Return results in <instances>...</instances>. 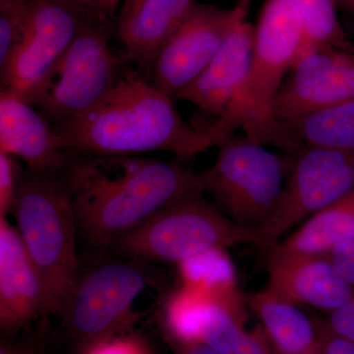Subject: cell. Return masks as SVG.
Returning a JSON list of instances; mask_svg holds the SVG:
<instances>
[{
    "instance_id": "6da1fadb",
    "label": "cell",
    "mask_w": 354,
    "mask_h": 354,
    "mask_svg": "<svg viewBox=\"0 0 354 354\" xmlns=\"http://www.w3.org/2000/svg\"><path fill=\"white\" fill-rule=\"evenodd\" d=\"M57 178L79 239L102 251L165 207L204 193L199 174L180 162L136 155L73 157Z\"/></svg>"
},
{
    "instance_id": "7a4b0ae2",
    "label": "cell",
    "mask_w": 354,
    "mask_h": 354,
    "mask_svg": "<svg viewBox=\"0 0 354 354\" xmlns=\"http://www.w3.org/2000/svg\"><path fill=\"white\" fill-rule=\"evenodd\" d=\"M130 64L102 102L55 132L64 153L81 158L167 151L189 160L218 147L208 127L186 122L176 102Z\"/></svg>"
},
{
    "instance_id": "3957f363",
    "label": "cell",
    "mask_w": 354,
    "mask_h": 354,
    "mask_svg": "<svg viewBox=\"0 0 354 354\" xmlns=\"http://www.w3.org/2000/svg\"><path fill=\"white\" fill-rule=\"evenodd\" d=\"M306 44L292 0H266L255 26L250 71L230 109L209 124L223 143L241 129L249 138L295 155L304 148L272 113L274 100Z\"/></svg>"
},
{
    "instance_id": "277c9868",
    "label": "cell",
    "mask_w": 354,
    "mask_h": 354,
    "mask_svg": "<svg viewBox=\"0 0 354 354\" xmlns=\"http://www.w3.org/2000/svg\"><path fill=\"white\" fill-rule=\"evenodd\" d=\"M11 215L60 316L79 276V239L71 202L57 177L27 169Z\"/></svg>"
},
{
    "instance_id": "5b68a950",
    "label": "cell",
    "mask_w": 354,
    "mask_h": 354,
    "mask_svg": "<svg viewBox=\"0 0 354 354\" xmlns=\"http://www.w3.org/2000/svg\"><path fill=\"white\" fill-rule=\"evenodd\" d=\"M205 193L183 198L160 209L123 235L108 252L118 259L178 265L214 248L260 246V235L228 218Z\"/></svg>"
},
{
    "instance_id": "8992f818",
    "label": "cell",
    "mask_w": 354,
    "mask_h": 354,
    "mask_svg": "<svg viewBox=\"0 0 354 354\" xmlns=\"http://www.w3.org/2000/svg\"><path fill=\"white\" fill-rule=\"evenodd\" d=\"M218 149L213 165L199 174L203 190L228 218L260 235L278 209L293 155L272 152L245 134Z\"/></svg>"
},
{
    "instance_id": "52a82bcc",
    "label": "cell",
    "mask_w": 354,
    "mask_h": 354,
    "mask_svg": "<svg viewBox=\"0 0 354 354\" xmlns=\"http://www.w3.org/2000/svg\"><path fill=\"white\" fill-rule=\"evenodd\" d=\"M113 20L90 17L28 104L57 132L102 102L120 80L129 60L109 46Z\"/></svg>"
},
{
    "instance_id": "ba28073f",
    "label": "cell",
    "mask_w": 354,
    "mask_h": 354,
    "mask_svg": "<svg viewBox=\"0 0 354 354\" xmlns=\"http://www.w3.org/2000/svg\"><path fill=\"white\" fill-rule=\"evenodd\" d=\"M147 264L118 258L79 276L59 316L60 334L73 353L134 330L141 318L135 301L153 283Z\"/></svg>"
},
{
    "instance_id": "9c48e42d",
    "label": "cell",
    "mask_w": 354,
    "mask_h": 354,
    "mask_svg": "<svg viewBox=\"0 0 354 354\" xmlns=\"http://www.w3.org/2000/svg\"><path fill=\"white\" fill-rule=\"evenodd\" d=\"M354 192V151L304 147L293 155L283 196L260 246L274 245L310 216Z\"/></svg>"
},
{
    "instance_id": "30bf717a",
    "label": "cell",
    "mask_w": 354,
    "mask_h": 354,
    "mask_svg": "<svg viewBox=\"0 0 354 354\" xmlns=\"http://www.w3.org/2000/svg\"><path fill=\"white\" fill-rule=\"evenodd\" d=\"M90 14L48 0H31L22 36L0 69L1 92L28 102L59 62Z\"/></svg>"
},
{
    "instance_id": "8fae6325",
    "label": "cell",
    "mask_w": 354,
    "mask_h": 354,
    "mask_svg": "<svg viewBox=\"0 0 354 354\" xmlns=\"http://www.w3.org/2000/svg\"><path fill=\"white\" fill-rule=\"evenodd\" d=\"M248 10L249 0H239L230 9L195 4L158 53L149 76L150 82L176 102L177 95L207 68L232 28L246 19Z\"/></svg>"
},
{
    "instance_id": "7c38bea8",
    "label": "cell",
    "mask_w": 354,
    "mask_h": 354,
    "mask_svg": "<svg viewBox=\"0 0 354 354\" xmlns=\"http://www.w3.org/2000/svg\"><path fill=\"white\" fill-rule=\"evenodd\" d=\"M354 100V55L305 46L281 86L272 113L281 125Z\"/></svg>"
},
{
    "instance_id": "4fadbf2b",
    "label": "cell",
    "mask_w": 354,
    "mask_h": 354,
    "mask_svg": "<svg viewBox=\"0 0 354 354\" xmlns=\"http://www.w3.org/2000/svg\"><path fill=\"white\" fill-rule=\"evenodd\" d=\"M55 315L50 290L15 225L0 216V330L13 337L32 324Z\"/></svg>"
},
{
    "instance_id": "5bb4252c",
    "label": "cell",
    "mask_w": 354,
    "mask_h": 354,
    "mask_svg": "<svg viewBox=\"0 0 354 354\" xmlns=\"http://www.w3.org/2000/svg\"><path fill=\"white\" fill-rule=\"evenodd\" d=\"M266 290L297 304L326 313L341 308L354 298V286L342 276L328 255L286 252L267 247Z\"/></svg>"
},
{
    "instance_id": "9a60e30c",
    "label": "cell",
    "mask_w": 354,
    "mask_h": 354,
    "mask_svg": "<svg viewBox=\"0 0 354 354\" xmlns=\"http://www.w3.org/2000/svg\"><path fill=\"white\" fill-rule=\"evenodd\" d=\"M255 27L239 21L227 35L215 57L190 86L176 97L189 102L215 118L230 109L241 93L252 62Z\"/></svg>"
},
{
    "instance_id": "2e32d148",
    "label": "cell",
    "mask_w": 354,
    "mask_h": 354,
    "mask_svg": "<svg viewBox=\"0 0 354 354\" xmlns=\"http://www.w3.org/2000/svg\"><path fill=\"white\" fill-rule=\"evenodd\" d=\"M0 153L22 160L27 169L57 177L72 158L38 109L17 95L0 92Z\"/></svg>"
},
{
    "instance_id": "e0dca14e",
    "label": "cell",
    "mask_w": 354,
    "mask_h": 354,
    "mask_svg": "<svg viewBox=\"0 0 354 354\" xmlns=\"http://www.w3.org/2000/svg\"><path fill=\"white\" fill-rule=\"evenodd\" d=\"M195 4V0H144L133 12L118 17L116 31L124 44V55L146 78Z\"/></svg>"
},
{
    "instance_id": "ac0fdd59",
    "label": "cell",
    "mask_w": 354,
    "mask_h": 354,
    "mask_svg": "<svg viewBox=\"0 0 354 354\" xmlns=\"http://www.w3.org/2000/svg\"><path fill=\"white\" fill-rule=\"evenodd\" d=\"M245 302L277 353L322 354L313 317L298 305L266 290L245 295Z\"/></svg>"
},
{
    "instance_id": "d6986e66",
    "label": "cell",
    "mask_w": 354,
    "mask_h": 354,
    "mask_svg": "<svg viewBox=\"0 0 354 354\" xmlns=\"http://www.w3.org/2000/svg\"><path fill=\"white\" fill-rule=\"evenodd\" d=\"M227 249H211L177 265L181 285L208 301L247 316L245 297L239 290L236 271Z\"/></svg>"
},
{
    "instance_id": "ffe728a7",
    "label": "cell",
    "mask_w": 354,
    "mask_h": 354,
    "mask_svg": "<svg viewBox=\"0 0 354 354\" xmlns=\"http://www.w3.org/2000/svg\"><path fill=\"white\" fill-rule=\"evenodd\" d=\"M354 241V192L304 221L274 246L286 252L328 255Z\"/></svg>"
},
{
    "instance_id": "44dd1931",
    "label": "cell",
    "mask_w": 354,
    "mask_h": 354,
    "mask_svg": "<svg viewBox=\"0 0 354 354\" xmlns=\"http://www.w3.org/2000/svg\"><path fill=\"white\" fill-rule=\"evenodd\" d=\"M247 316L206 300L200 325V342L218 354H274L262 326L245 329Z\"/></svg>"
},
{
    "instance_id": "7402d4cb",
    "label": "cell",
    "mask_w": 354,
    "mask_h": 354,
    "mask_svg": "<svg viewBox=\"0 0 354 354\" xmlns=\"http://www.w3.org/2000/svg\"><path fill=\"white\" fill-rule=\"evenodd\" d=\"M283 127L301 146L354 151V100Z\"/></svg>"
},
{
    "instance_id": "603a6c76",
    "label": "cell",
    "mask_w": 354,
    "mask_h": 354,
    "mask_svg": "<svg viewBox=\"0 0 354 354\" xmlns=\"http://www.w3.org/2000/svg\"><path fill=\"white\" fill-rule=\"evenodd\" d=\"M206 299L181 285L172 291L162 306L160 326L165 342H200V325Z\"/></svg>"
},
{
    "instance_id": "cb8c5ba5",
    "label": "cell",
    "mask_w": 354,
    "mask_h": 354,
    "mask_svg": "<svg viewBox=\"0 0 354 354\" xmlns=\"http://www.w3.org/2000/svg\"><path fill=\"white\" fill-rule=\"evenodd\" d=\"M304 24L306 46L348 50L351 41L337 17L334 0H292Z\"/></svg>"
},
{
    "instance_id": "d4e9b609",
    "label": "cell",
    "mask_w": 354,
    "mask_h": 354,
    "mask_svg": "<svg viewBox=\"0 0 354 354\" xmlns=\"http://www.w3.org/2000/svg\"><path fill=\"white\" fill-rule=\"evenodd\" d=\"M31 0H0V69L6 66L22 36Z\"/></svg>"
},
{
    "instance_id": "484cf974",
    "label": "cell",
    "mask_w": 354,
    "mask_h": 354,
    "mask_svg": "<svg viewBox=\"0 0 354 354\" xmlns=\"http://www.w3.org/2000/svg\"><path fill=\"white\" fill-rule=\"evenodd\" d=\"M74 354H158L148 337L128 330L91 344Z\"/></svg>"
},
{
    "instance_id": "4316f807",
    "label": "cell",
    "mask_w": 354,
    "mask_h": 354,
    "mask_svg": "<svg viewBox=\"0 0 354 354\" xmlns=\"http://www.w3.org/2000/svg\"><path fill=\"white\" fill-rule=\"evenodd\" d=\"M24 171L18 158L0 153V216L8 218L12 212Z\"/></svg>"
},
{
    "instance_id": "83f0119b",
    "label": "cell",
    "mask_w": 354,
    "mask_h": 354,
    "mask_svg": "<svg viewBox=\"0 0 354 354\" xmlns=\"http://www.w3.org/2000/svg\"><path fill=\"white\" fill-rule=\"evenodd\" d=\"M313 317L317 332L320 339L321 353L322 354H354V344L346 337L334 332L326 319L316 315Z\"/></svg>"
},
{
    "instance_id": "f1b7e54d",
    "label": "cell",
    "mask_w": 354,
    "mask_h": 354,
    "mask_svg": "<svg viewBox=\"0 0 354 354\" xmlns=\"http://www.w3.org/2000/svg\"><path fill=\"white\" fill-rule=\"evenodd\" d=\"M326 322L334 332L354 344V298L341 308L328 313Z\"/></svg>"
},
{
    "instance_id": "f546056e",
    "label": "cell",
    "mask_w": 354,
    "mask_h": 354,
    "mask_svg": "<svg viewBox=\"0 0 354 354\" xmlns=\"http://www.w3.org/2000/svg\"><path fill=\"white\" fill-rule=\"evenodd\" d=\"M0 354H48L41 342L25 333L22 337H2Z\"/></svg>"
},
{
    "instance_id": "4dcf8cb0",
    "label": "cell",
    "mask_w": 354,
    "mask_h": 354,
    "mask_svg": "<svg viewBox=\"0 0 354 354\" xmlns=\"http://www.w3.org/2000/svg\"><path fill=\"white\" fill-rule=\"evenodd\" d=\"M328 256L342 276L354 286V241L335 246Z\"/></svg>"
},
{
    "instance_id": "1f68e13d",
    "label": "cell",
    "mask_w": 354,
    "mask_h": 354,
    "mask_svg": "<svg viewBox=\"0 0 354 354\" xmlns=\"http://www.w3.org/2000/svg\"><path fill=\"white\" fill-rule=\"evenodd\" d=\"M121 0H92L88 7V13L92 17L113 20L114 11Z\"/></svg>"
},
{
    "instance_id": "d6a6232c",
    "label": "cell",
    "mask_w": 354,
    "mask_h": 354,
    "mask_svg": "<svg viewBox=\"0 0 354 354\" xmlns=\"http://www.w3.org/2000/svg\"><path fill=\"white\" fill-rule=\"evenodd\" d=\"M167 344L174 354H218L203 342H191V344L169 342Z\"/></svg>"
},
{
    "instance_id": "836d02e7",
    "label": "cell",
    "mask_w": 354,
    "mask_h": 354,
    "mask_svg": "<svg viewBox=\"0 0 354 354\" xmlns=\"http://www.w3.org/2000/svg\"><path fill=\"white\" fill-rule=\"evenodd\" d=\"M337 10L354 18V0H334Z\"/></svg>"
},
{
    "instance_id": "e575fe53",
    "label": "cell",
    "mask_w": 354,
    "mask_h": 354,
    "mask_svg": "<svg viewBox=\"0 0 354 354\" xmlns=\"http://www.w3.org/2000/svg\"><path fill=\"white\" fill-rule=\"evenodd\" d=\"M143 1L144 0H125L122 9H121L120 17H124L128 14L133 12Z\"/></svg>"
},
{
    "instance_id": "d590c367",
    "label": "cell",
    "mask_w": 354,
    "mask_h": 354,
    "mask_svg": "<svg viewBox=\"0 0 354 354\" xmlns=\"http://www.w3.org/2000/svg\"><path fill=\"white\" fill-rule=\"evenodd\" d=\"M348 50L354 55V43L353 41H351V46H348Z\"/></svg>"
},
{
    "instance_id": "8d00e7d4",
    "label": "cell",
    "mask_w": 354,
    "mask_h": 354,
    "mask_svg": "<svg viewBox=\"0 0 354 354\" xmlns=\"http://www.w3.org/2000/svg\"><path fill=\"white\" fill-rule=\"evenodd\" d=\"M274 354H279V353H277L276 351H274Z\"/></svg>"
}]
</instances>
